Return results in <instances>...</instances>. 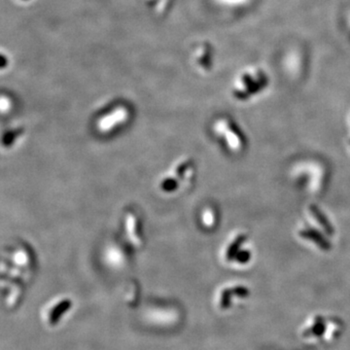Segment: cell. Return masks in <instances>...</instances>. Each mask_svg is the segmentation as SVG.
<instances>
[{"label":"cell","mask_w":350,"mask_h":350,"mask_svg":"<svg viewBox=\"0 0 350 350\" xmlns=\"http://www.w3.org/2000/svg\"><path fill=\"white\" fill-rule=\"evenodd\" d=\"M137 230H138L137 220L133 215L130 214L127 218V231L131 239L136 245L141 242V238H139V233H137Z\"/></svg>","instance_id":"obj_8"},{"label":"cell","mask_w":350,"mask_h":350,"mask_svg":"<svg viewBox=\"0 0 350 350\" xmlns=\"http://www.w3.org/2000/svg\"><path fill=\"white\" fill-rule=\"evenodd\" d=\"M188 168H189V163L188 162L180 163L177 166H175L174 174L176 176H181V175H184V173L188 170Z\"/></svg>","instance_id":"obj_13"},{"label":"cell","mask_w":350,"mask_h":350,"mask_svg":"<svg viewBox=\"0 0 350 350\" xmlns=\"http://www.w3.org/2000/svg\"><path fill=\"white\" fill-rule=\"evenodd\" d=\"M71 306H72V302L70 300L68 299L59 300L55 304L51 305L48 310L45 311L44 320L47 321L48 325L50 326L56 325L58 321L60 320V317L63 316L66 310L71 308Z\"/></svg>","instance_id":"obj_4"},{"label":"cell","mask_w":350,"mask_h":350,"mask_svg":"<svg viewBox=\"0 0 350 350\" xmlns=\"http://www.w3.org/2000/svg\"><path fill=\"white\" fill-rule=\"evenodd\" d=\"M300 235L303 238L310 239L314 244L319 246L321 249L324 251L330 250L331 245L329 244V242L321 234L312 229H303L302 231H300Z\"/></svg>","instance_id":"obj_5"},{"label":"cell","mask_w":350,"mask_h":350,"mask_svg":"<svg viewBox=\"0 0 350 350\" xmlns=\"http://www.w3.org/2000/svg\"><path fill=\"white\" fill-rule=\"evenodd\" d=\"M345 331L342 319L333 315L314 312L309 314L299 327L300 339L309 345L327 346L339 341Z\"/></svg>","instance_id":"obj_1"},{"label":"cell","mask_w":350,"mask_h":350,"mask_svg":"<svg viewBox=\"0 0 350 350\" xmlns=\"http://www.w3.org/2000/svg\"><path fill=\"white\" fill-rule=\"evenodd\" d=\"M245 239H246V236L244 234H240V235L235 237V239L232 241V243L229 244V246L227 247V249L225 251V254H224L225 260L227 262L233 261L235 255L240 251L238 248L242 245V243L244 242Z\"/></svg>","instance_id":"obj_6"},{"label":"cell","mask_w":350,"mask_h":350,"mask_svg":"<svg viewBox=\"0 0 350 350\" xmlns=\"http://www.w3.org/2000/svg\"><path fill=\"white\" fill-rule=\"evenodd\" d=\"M250 260H251L250 252L241 250L235 255V257L233 259V262H236L238 265H245L246 263L250 262Z\"/></svg>","instance_id":"obj_10"},{"label":"cell","mask_w":350,"mask_h":350,"mask_svg":"<svg viewBox=\"0 0 350 350\" xmlns=\"http://www.w3.org/2000/svg\"><path fill=\"white\" fill-rule=\"evenodd\" d=\"M251 296V289L243 283H233L220 288L215 297L214 305L219 312L227 313L246 302Z\"/></svg>","instance_id":"obj_3"},{"label":"cell","mask_w":350,"mask_h":350,"mask_svg":"<svg viewBox=\"0 0 350 350\" xmlns=\"http://www.w3.org/2000/svg\"><path fill=\"white\" fill-rule=\"evenodd\" d=\"M177 186V183L174 178H166L161 183V188L166 192L174 191Z\"/></svg>","instance_id":"obj_11"},{"label":"cell","mask_w":350,"mask_h":350,"mask_svg":"<svg viewBox=\"0 0 350 350\" xmlns=\"http://www.w3.org/2000/svg\"><path fill=\"white\" fill-rule=\"evenodd\" d=\"M268 85V76L266 72L259 67L249 68L238 76L233 94L237 99H247L252 95L262 91Z\"/></svg>","instance_id":"obj_2"},{"label":"cell","mask_w":350,"mask_h":350,"mask_svg":"<svg viewBox=\"0 0 350 350\" xmlns=\"http://www.w3.org/2000/svg\"><path fill=\"white\" fill-rule=\"evenodd\" d=\"M122 113L121 112H117V113H113L111 117L112 118H104L102 121L99 122V127L101 129H104V130H107V129H111L112 128V121L114 122H120L122 120Z\"/></svg>","instance_id":"obj_9"},{"label":"cell","mask_w":350,"mask_h":350,"mask_svg":"<svg viewBox=\"0 0 350 350\" xmlns=\"http://www.w3.org/2000/svg\"><path fill=\"white\" fill-rule=\"evenodd\" d=\"M224 5L230 7H243L248 5L251 0H220Z\"/></svg>","instance_id":"obj_12"},{"label":"cell","mask_w":350,"mask_h":350,"mask_svg":"<svg viewBox=\"0 0 350 350\" xmlns=\"http://www.w3.org/2000/svg\"><path fill=\"white\" fill-rule=\"evenodd\" d=\"M309 212H310V214H312L314 219L320 224L321 227L327 233H329L330 234L334 233V228H333L332 224L329 222V220L325 217L323 212L321 211L320 209L316 205H310L309 206Z\"/></svg>","instance_id":"obj_7"}]
</instances>
